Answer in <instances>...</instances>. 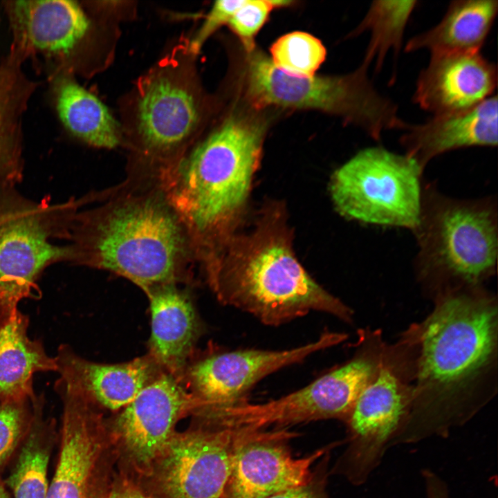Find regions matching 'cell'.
<instances>
[{"label":"cell","instance_id":"1","mask_svg":"<svg viewBox=\"0 0 498 498\" xmlns=\"http://www.w3.org/2000/svg\"><path fill=\"white\" fill-rule=\"evenodd\" d=\"M497 306L479 286L438 292L435 308L407 336L418 349L407 420L392 445L447 437L484 404L477 393L495 366Z\"/></svg>","mask_w":498,"mask_h":498},{"label":"cell","instance_id":"2","mask_svg":"<svg viewBox=\"0 0 498 498\" xmlns=\"http://www.w3.org/2000/svg\"><path fill=\"white\" fill-rule=\"evenodd\" d=\"M70 221L69 260L76 264L124 277L147 296L192 279L196 258L190 237L156 183L128 178Z\"/></svg>","mask_w":498,"mask_h":498},{"label":"cell","instance_id":"3","mask_svg":"<svg viewBox=\"0 0 498 498\" xmlns=\"http://www.w3.org/2000/svg\"><path fill=\"white\" fill-rule=\"evenodd\" d=\"M266 129L264 122L233 113L158 182L203 267L220 255L247 199Z\"/></svg>","mask_w":498,"mask_h":498},{"label":"cell","instance_id":"4","mask_svg":"<svg viewBox=\"0 0 498 498\" xmlns=\"http://www.w3.org/2000/svg\"><path fill=\"white\" fill-rule=\"evenodd\" d=\"M206 278L220 303L267 326H278L312 311L352 321V309L319 285L287 240L277 234L259 232L239 250L221 256Z\"/></svg>","mask_w":498,"mask_h":498},{"label":"cell","instance_id":"5","mask_svg":"<svg viewBox=\"0 0 498 498\" xmlns=\"http://www.w3.org/2000/svg\"><path fill=\"white\" fill-rule=\"evenodd\" d=\"M497 205L492 196L456 199L423 183L418 224L413 232L418 277L438 292L479 286L496 273Z\"/></svg>","mask_w":498,"mask_h":498},{"label":"cell","instance_id":"6","mask_svg":"<svg viewBox=\"0 0 498 498\" xmlns=\"http://www.w3.org/2000/svg\"><path fill=\"white\" fill-rule=\"evenodd\" d=\"M246 92L256 108L315 109L342 117L379 140L383 131L405 129L397 106L374 87L363 64L342 76H298L276 67L255 49L248 53Z\"/></svg>","mask_w":498,"mask_h":498},{"label":"cell","instance_id":"7","mask_svg":"<svg viewBox=\"0 0 498 498\" xmlns=\"http://www.w3.org/2000/svg\"><path fill=\"white\" fill-rule=\"evenodd\" d=\"M423 172L406 154L382 147L365 149L333 174L332 199L349 219L414 232L421 208Z\"/></svg>","mask_w":498,"mask_h":498},{"label":"cell","instance_id":"8","mask_svg":"<svg viewBox=\"0 0 498 498\" xmlns=\"http://www.w3.org/2000/svg\"><path fill=\"white\" fill-rule=\"evenodd\" d=\"M177 65L160 64L141 80L136 104V161L130 176L158 181L187 153L202 111L191 80Z\"/></svg>","mask_w":498,"mask_h":498},{"label":"cell","instance_id":"9","mask_svg":"<svg viewBox=\"0 0 498 498\" xmlns=\"http://www.w3.org/2000/svg\"><path fill=\"white\" fill-rule=\"evenodd\" d=\"M354 356L305 387L264 403L246 401L216 412L214 418L231 427L268 429L328 419L344 422L358 398L377 374L385 349L377 333Z\"/></svg>","mask_w":498,"mask_h":498},{"label":"cell","instance_id":"10","mask_svg":"<svg viewBox=\"0 0 498 498\" xmlns=\"http://www.w3.org/2000/svg\"><path fill=\"white\" fill-rule=\"evenodd\" d=\"M402 347L384 349L376 376L362 391L348 418L346 445L330 473L355 486L368 480L409 416L413 387L407 380Z\"/></svg>","mask_w":498,"mask_h":498},{"label":"cell","instance_id":"11","mask_svg":"<svg viewBox=\"0 0 498 498\" xmlns=\"http://www.w3.org/2000/svg\"><path fill=\"white\" fill-rule=\"evenodd\" d=\"M348 338L326 331L313 342L283 350L237 349L216 352L187 367L181 380L192 395L196 415H204L248 401V392L263 378L300 363Z\"/></svg>","mask_w":498,"mask_h":498},{"label":"cell","instance_id":"12","mask_svg":"<svg viewBox=\"0 0 498 498\" xmlns=\"http://www.w3.org/2000/svg\"><path fill=\"white\" fill-rule=\"evenodd\" d=\"M237 428L230 474L223 498H268L307 483L317 461L333 443L302 457L293 456L289 441L298 436L287 428Z\"/></svg>","mask_w":498,"mask_h":498},{"label":"cell","instance_id":"13","mask_svg":"<svg viewBox=\"0 0 498 498\" xmlns=\"http://www.w3.org/2000/svg\"><path fill=\"white\" fill-rule=\"evenodd\" d=\"M39 205L0 211V322L13 316L19 302L35 297V282L50 264L69 260L68 246L51 243L52 216Z\"/></svg>","mask_w":498,"mask_h":498},{"label":"cell","instance_id":"14","mask_svg":"<svg viewBox=\"0 0 498 498\" xmlns=\"http://www.w3.org/2000/svg\"><path fill=\"white\" fill-rule=\"evenodd\" d=\"M200 418V427L175 433L156 461L165 498L223 497L237 428Z\"/></svg>","mask_w":498,"mask_h":498},{"label":"cell","instance_id":"15","mask_svg":"<svg viewBox=\"0 0 498 498\" xmlns=\"http://www.w3.org/2000/svg\"><path fill=\"white\" fill-rule=\"evenodd\" d=\"M195 407L192 395L183 384L163 371L115 420L116 433L128 458L138 469L151 468L175 434L178 420Z\"/></svg>","mask_w":498,"mask_h":498},{"label":"cell","instance_id":"16","mask_svg":"<svg viewBox=\"0 0 498 498\" xmlns=\"http://www.w3.org/2000/svg\"><path fill=\"white\" fill-rule=\"evenodd\" d=\"M63 411L60 447L46 498H86L102 450L103 423L97 407L55 384Z\"/></svg>","mask_w":498,"mask_h":498},{"label":"cell","instance_id":"17","mask_svg":"<svg viewBox=\"0 0 498 498\" xmlns=\"http://www.w3.org/2000/svg\"><path fill=\"white\" fill-rule=\"evenodd\" d=\"M496 65L480 52L431 55L416 81L413 100L433 115L470 109L492 95Z\"/></svg>","mask_w":498,"mask_h":498},{"label":"cell","instance_id":"18","mask_svg":"<svg viewBox=\"0 0 498 498\" xmlns=\"http://www.w3.org/2000/svg\"><path fill=\"white\" fill-rule=\"evenodd\" d=\"M55 359L60 376L56 384L96 407L110 410L124 408L164 371L149 353L122 363H98L61 344Z\"/></svg>","mask_w":498,"mask_h":498},{"label":"cell","instance_id":"19","mask_svg":"<svg viewBox=\"0 0 498 498\" xmlns=\"http://www.w3.org/2000/svg\"><path fill=\"white\" fill-rule=\"evenodd\" d=\"M498 100L491 95L461 111L433 115L424 123L407 125L400 142L405 154L424 171L434 157L472 146L497 145Z\"/></svg>","mask_w":498,"mask_h":498},{"label":"cell","instance_id":"20","mask_svg":"<svg viewBox=\"0 0 498 498\" xmlns=\"http://www.w3.org/2000/svg\"><path fill=\"white\" fill-rule=\"evenodd\" d=\"M147 297L151 313L148 353L165 372L181 382L203 332L199 316L190 295L177 285L157 287Z\"/></svg>","mask_w":498,"mask_h":498},{"label":"cell","instance_id":"21","mask_svg":"<svg viewBox=\"0 0 498 498\" xmlns=\"http://www.w3.org/2000/svg\"><path fill=\"white\" fill-rule=\"evenodd\" d=\"M28 315L19 311L0 322V401L34 399V374L57 371L55 359L42 341L28 337Z\"/></svg>","mask_w":498,"mask_h":498},{"label":"cell","instance_id":"22","mask_svg":"<svg viewBox=\"0 0 498 498\" xmlns=\"http://www.w3.org/2000/svg\"><path fill=\"white\" fill-rule=\"evenodd\" d=\"M497 10V0L453 1L441 21L409 39L405 50L426 49L431 55L479 52Z\"/></svg>","mask_w":498,"mask_h":498},{"label":"cell","instance_id":"23","mask_svg":"<svg viewBox=\"0 0 498 498\" xmlns=\"http://www.w3.org/2000/svg\"><path fill=\"white\" fill-rule=\"evenodd\" d=\"M15 10L26 39L40 50L68 53L89 27L83 10L73 1H19Z\"/></svg>","mask_w":498,"mask_h":498},{"label":"cell","instance_id":"24","mask_svg":"<svg viewBox=\"0 0 498 498\" xmlns=\"http://www.w3.org/2000/svg\"><path fill=\"white\" fill-rule=\"evenodd\" d=\"M33 418L30 428L15 456L3 481L12 498H46L48 467L59 437L55 418L44 415L45 397L37 395L33 400Z\"/></svg>","mask_w":498,"mask_h":498},{"label":"cell","instance_id":"25","mask_svg":"<svg viewBox=\"0 0 498 498\" xmlns=\"http://www.w3.org/2000/svg\"><path fill=\"white\" fill-rule=\"evenodd\" d=\"M57 109L67 129L86 143L107 149L120 144L117 123L107 107L77 83L67 81L62 84Z\"/></svg>","mask_w":498,"mask_h":498},{"label":"cell","instance_id":"26","mask_svg":"<svg viewBox=\"0 0 498 498\" xmlns=\"http://www.w3.org/2000/svg\"><path fill=\"white\" fill-rule=\"evenodd\" d=\"M417 1H374L355 34L369 30L370 40L362 64L376 61V71L381 69L387 53H398L404 31Z\"/></svg>","mask_w":498,"mask_h":498},{"label":"cell","instance_id":"27","mask_svg":"<svg viewBox=\"0 0 498 498\" xmlns=\"http://www.w3.org/2000/svg\"><path fill=\"white\" fill-rule=\"evenodd\" d=\"M270 59L278 68L291 75L313 76L326 57V49L314 36L304 32L283 35L272 45Z\"/></svg>","mask_w":498,"mask_h":498},{"label":"cell","instance_id":"28","mask_svg":"<svg viewBox=\"0 0 498 498\" xmlns=\"http://www.w3.org/2000/svg\"><path fill=\"white\" fill-rule=\"evenodd\" d=\"M33 400L0 401V473L11 463L30 428Z\"/></svg>","mask_w":498,"mask_h":498},{"label":"cell","instance_id":"29","mask_svg":"<svg viewBox=\"0 0 498 498\" xmlns=\"http://www.w3.org/2000/svg\"><path fill=\"white\" fill-rule=\"evenodd\" d=\"M290 1L245 0L236 10L228 24L237 35L247 53L255 49L254 39L265 24L271 11L286 6Z\"/></svg>","mask_w":498,"mask_h":498},{"label":"cell","instance_id":"30","mask_svg":"<svg viewBox=\"0 0 498 498\" xmlns=\"http://www.w3.org/2000/svg\"><path fill=\"white\" fill-rule=\"evenodd\" d=\"M245 0H222L214 3L197 34L189 44L188 50L199 53L208 37L220 26L228 24Z\"/></svg>","mask_w":498,"mask_h":498},{"label":"cell","instance_id":"31","mask_svg":"<svg viewBox=\"0 0 498 498\" xmlns=\"http://www.w3.org/2000/svg\"><path fill=\"white\" fill-rule=\"evenodd\" d=\"M330 451L315 464L311 479L306 484L290 488L268 498H330L327 491L330 474Z\"/></svg>","mask_w":498,"mask_h":498},{"label":"cell","instance_id":"32","mask_svg":"<svg viewBox=\"0 0 498 498\" xmlns=\"http://www.w3.org/2000/svg\"><path fill=\"white\" fill-rule=\"evenodd\" d=\"M1 105L0 103V129L1 124ZM3 151L0 131V187H2L4 185L8 186L15 183L16 180L19 177L20 172L18 170V165L6 159Z\"/></svg>","mask_w":498,"mask_h":498},{"label":"cell","instance_id":"33","mask_svg":"<svg viewBox=\"0 0 498 498\" xmlns=\"http://www.w3.org/2000/svg\"><path fill=\"white\" fill-rule=\"evenodd\" d=\"M107 498H152L136 488L123 486L114 488Z\"/></svg>","mask_w":498,"mask_h":498},{"label":"cell","instance_id":"34","mask_svg":"<svg viewBox=\"0 0 498 498\" xmlns=\"http://www.w3.org/2000/svg\"><path fill=\"white\" fill-rule=\"evenodd\" d=\"M86 498H107L97 477L92 479Z\"/></svg>","mask_w":498,"mask_h":498},{"label":"cell","instance_id":"35","mask_svg":"<svg viewBox=\"0 0 498 498\" xmlns=\"http://www.w3.org/2000/svg\"><path fill=\"white\" fill-rule=\"evenodd\" d=\"M0 498H12L3 481H0Z\"/></svg>","mask_w":498,"mask_h":498},{"label":"cell","instance_id":"36","mask_svg":"<svg viewBox=\"0 0 498 498\" xmlns=\"http://www.w3.org/2000/svg\"><path fill=\"white\" fill-rule=\"evenodd\" d=\"M438 498H448V497H438Z\"/></svg>","mask_w":498,"mask_h":498}]
</instances>
